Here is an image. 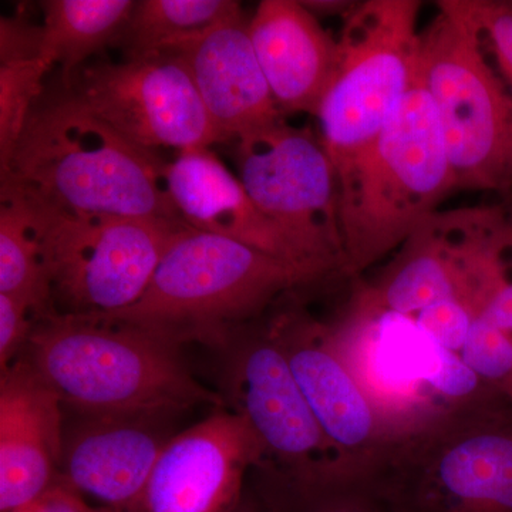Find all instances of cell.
Segmentation results:
<instances>
[{
    "mask_svg": "<svg viewBox=\"0 0 512 512\" xmlns=\"http://www.w3.org/2000/svg\"><path fill=\"white\" fill-rule=\"evenodd\" d=\"M19 357L79 416L170 417L224 406L191 375L180 346L96 313L37 319Z\"/></svg>",
    "mask_w": 512,
    "mask_h": 512,
    "instance_id": "obj_1",
    "label": "cell"
},
{
    "mask_svg": "<svg viewBox=\"0 0 512 512\" xmlns=\"http://www.w3.org/2000/svg\"><path fill=\"white\" fill-rule=\"evenodd\" d=\"M167 165L66 90L39 100L0 175L64 214L183 221L168 192Z\"/></svg>",
    "mask_w": 512,
    "mask_h": 512,
    "instance_id": "obj_2",
    "label": "cell"
},
{
    "mask_svg": "<svg viewBox=\"0 0 512 512\" xmlns=\"http://www.w3.org/2000/svg\"><path fill=\"white\" fill-rule=\"evenodd\" d=\"M335 168L343 268L360 272L402 248L458 188L419 73L382 130Z\"/></svg>",
    "mask_w": 512,
    "mask_h": 512,
    "instance_id": "obj_3",
    "label": "cell"
},
{
    "mask_svg": "<svg viewBox=\"0 0 512 512\" xmlns=\"http://www.w3.org/2000/svg\"><path fill=\"white\" fill-rule=\"evenodd\" d=\"M318 276L234 239L187 227L168 245L141 298L101 315L177 346H221L232 326L261 311L279 293Z\"/></svg>",
    "mask_w": 512,
    "mask_h": 512,
    "instance_id": "obj_4",
    "label": "cell"
},
{
    "mask_svg": "<svg viewBox=\"0 0 512 512\" xmlns=\"http://www.w3.org/2000/svg\"><path fill=\"white\" fill-rule=\"evenodd\" d=\"M420 36L419 77L458 188L512 194V96L476 35L439 5Z\"/></svg>",
    "mask_w": 512,
    "mask_h": 512,
    "instance_id": "obj_5",
    "label": "cell"
},
{
    "mask_svg": "<svg viewBox=\"0 0 512 512\" xmlns=\"http://www.w3.org/2000/svg\"><path fill=\"white\" fill-rule=\"evenodd\" d=\"M420 2L367 0L346 16L335 77L318 116L333 164L382 130L419 73Z\"/></svg>",
    "mask_w": 512,
    "mask_h": 512,
    "instance_id": "obj_6",
    "label": "cell"
},
{
    "mask_svg": "<svg viewBox=\"0 0 512 512\" xmlns=\"http://www.w3.org/2000/svg\"><path fill=\"white\" fill-rule=\"evenodd\" d=\"M33 201L45 224L53 299L77 315L113 313L136 303L175 235L190 227L156 218L64 214Z\"/></svg>",
    "mask_w": 512,
    "mask_h": 512,
    "instance_id": "obj_7",
    "label": "cell"
},
{
    "mask_svg": "<svg viewBox=\"0 0 512 512\" xmlns=\"http://www.w3.org/2000/svg\"><path fill=\"white\" fill-rule=\"evenodd\" d=\"M238 178L309 264L343 266L338 175L322 138L285 119L235 140Z\"/></svg>",
    "mask_w": 512,
    "mask_h": 512,
    "instance_id": "obj_8",
    "label": "cell"
},
{
    "mask_svg": "<svg viewBox=\"0 0 512 512\" xmlns=\"http://www.w3.org/2000/svg\"><path fill=\"white\" fill-rule=\"evenodd\" d=\"M66 90L121 136L154 153L221 143L190 74L171 53L84 64Z\"/></svg>",
    "mask_w": 512,
    "mask_h": 512,
    "instance_id": "obj_9",
    "label": "cell"
},
{
    "mask_svg": "<svg viewBox=\"0 0 512 512\" xmlns=\"http://www.w3.org/2000/svg\"><path fill=\"white\" fill-rule=\"evenodd\" d=\"M501 222L497 207L434 212L403 245L377 291L379 308L412 316L456 299L477 313L493 275Z\"/></svg>",
    "mask_w": 512,
    "mask_h": 512,
    "instance_id": "obj_10",
    "label": "cell"
},
{
    "mask_svg": "<svg viewBox=\"0 0 512 512\" xmlns=\"http://www.w3.org/2000/svg\"><path fill=\"white\" fill-rule=\"evenodd\" d=\"M262 450L241 414L218 409L171 437L130 512H234Z\"/></svg>",
    "mask_w": 512,
    "mask_h": 512,
    "instance_id": "obj_11",
    "label": "cell"
},
{
    "mask_svg": "<svg viewBox=\"0 0 512 512\" xmlns=\"http://www.w3.org/2000/svg\"><path fill=\"white\" fill-rule=\"evenodd\" d=\"M183 63L221 143L285 119L272 96L244 13L170 43Z\"/></svg>",
    "mask_w": 512,
    "mask_h": 512,
    "instance_id": "obj_12",
    "label": "cell"
},
{
    "mask_svg": "<svg viewBox=\"0 0 512 512\" xmlns=\"http://www.w3.org/2000/svg\"><path fill=\"white\" fill-rule=\"evenodd\" d=\"M160 416H79L64 430L59 480L101 507L130 512L171 437ZM92 503V501H90Z\"/></svg>",
    "mask_w": 512,
    "mask_h": 512,
    "instance_id": "obj_13",
    "label": "cell"
},
{
    "mask_svg": "<svg viewBox=\"0 0 512 512\" xmlns=\"http://www.w3.org/2000/svg\"><path fill=\"white\" fill-rule=\"evenodd\" d=\"M63 403L18 359L0 380V512L32 503L59 481Z\"/></svg>",
    "mask_w": 512,
    "mask_h": 512,
    "instance_id": "obj_14",
    "label": "cell"
},
{
    "mask_svg": "<svg viewBox=\"0 0 512 512\" xmlns=\"http://www.w3.org/2000/svg\"><path fill=\"white\" fill-rule=\"evenodd\" d=\"M249 35L279 110L318 116L338 67V40L299 0H262Z\"/></svg>",
    "mask_w": 512,
    "mask_h": 512,
    "instance_id": "obj_15",
    "label": "cell"
},
{
    "mask_svg": "<svg viewBox=\"0 0 512 512\" xmlns=\"http://www.w3.org/2000/svg\"><path fill=\"white\" fill-rule=\"evenodd\" d=\"M175 210L191 228L234 239L289 264L325 274L309 264L274 222L251 200L244 185L210 148L178 153L167 165Z\"/></svg>",
    "mask_w": 512,
    "mask_h": 512,
    "instance_id": "obj_16",
    "label": "cell"
},
{
    "mask_svg": "<svg viewBox=\"0 0 512 512\" xmlns=\"http://www.w3.org/2000/svg\"><path fill=\"white\" fill-rule=\"evenodd\" d=\"M231 390L235 413L248 421L264 450L301 463L328 439L275 339L242 348L232 363Z\"/></svg>",
    "mask_w": 512,
    "mask_h": 512,
    "instance_id": "obj_17",
    "label": "cell"
},
{
    "mask_svg": "<svg viewBox=\"0 0 512 512\" xmlns=\"http://www.w3.org/2000/svg\"><path fill=\"white\" fill-rule=\"evenodd\" d=\"M308 338L298 329L275 340L325 436L345 447L365 443L375 426L365 394L326 346Z\"/></svg>",
    "mask_w": 512,
    "mask_h": 512,
    "instance_id": "obj_18",
    "label": "cell"
},
{
    "mask_svg": "<svg viewBox=\"0 0 512 512\" xmlns=\"http://www.w3.org/2000/svg\"><path fill=\"white\" fill-rule=\"evenodd\" d=\"M436 512H512V436L484 433L456 444L437 467Z\"/></svg>",
    "mask_w": 512,
    "mask_h": 512,
    "instance_id": "obj_19",
    "label": "cell"
},
{
    "mask_svg": "<svg viewBox=\"0 0 512 512\" xmlns=\"http://www.w3.org/2000/svg\"><path fill=\"white\" fill-rule=\"evenodd\" d=\"M0 293L28 303L37 319L55 313L42 212L5 180L0 190Z\"/></svg>",
    "mask_w": 512,
    "mask_h": 512,
    "instance_id": "obj_20",
    "label": "cell"
},
{
    "mask_svg": "<svg viewBox=\"0 0 512 512\" xmlns=\"http://www.w3.org/2000/svg\"><path fill=\"white\" fill-rule=\"evenodd\" d=\"M134 0H47L42 3L43 57L62 67L69 82L90 57L119 39Z\"/></svg>",
    "mask_w": 512,
    "mask_h": 512,
    "instance_id": "obj_21",
    "label": "cell"
},
{
    "mask_svg": "<svg viewBox=\"0 0 512 512\" xmlns=\"http://www.w3.org/2000/svg\"><path fill=\"white\" fill-rule=\"evenodd\" d=\"M242 13L234 0H140L119 37L128 57L163 52L175 40Z\"/></svg>",
    "mask_w": 512,
    "mask_h": 512,
    "instance_id": "obj_22",
    "label": "cell"
},
{
    "mask_svg": "<svg viewBox=\"0 0 512 512\" xmlns=\"http://www.w3.org/2000/svg\"><path fill=\"white\" fill-rule=\"evenodd\" d=\"M376 366L384 382L407 387L427 382L439 365L437 346L413 316L384 311L377 322Z\"/></svg>",
    "mask_w": 512,
    "mask_h": 512,
    "instance_id": "obj_23",
    "label": "cell"
},
{
    "mask_svg": "<svg viewBox=\"0 0 512 512\" xmlns=\"http://www.w3.org/2000/svg\"><path fill=\"white\" fill-rule=\"evenodd\" d=\"M52 66L43 57L0 63V171L8 167Z\"/></svg>",
    "mask_w": 512,
    "mask_h": 512,
    "instance_id": "obj_24",
    "label": "cell"
},
{
    "mask_svg": "<svg viewBox=\"0 0 512 512\" xmlns=\"http://www.w3.org/2000/svg\"><path fill=\"white\" fill-rule=\"evenodd\" d=\"M439 5L466 23L512 87V2L443 0Z\"/></svg>",
    "mask_w": 512,
    "mask_h": 512,
    "instance_id": "obj_25",
    "label": "cell"
},
{
    "mask_svg": "<svg viewBox=\"0 0 512 512\" xmlns=\"http://www.w3.org/2000/svg\"><path fill=\"white\" fill-rule=\"evenodd\" d=\"M461 357L478 377L491 382H512V338L474 318Z\"/></svg>",
    "mask_w": 512,
    "mask_h": 512,
    "instance_id": "obj_26",
    "label": "cell"
},
{
    "mask_svg": "<svg viewBox=\"0 0 512 512\" xmlns=\"http://www.w3.org/2000/svg\"><path fill=\"white\" fill-rule=\"evenodd\" d=\"M476 312L463 302L450 299L434 303L417 313V326L440 348L457 352L463 349Z\"/></svg>",
    "mask_w": 512,
    "mask_h": 512,
    "instance_id": "obj_27",
    "label": "cell"
},
{
    "mask_svg": "<svg viewBox=\"0 0 512 512\" xmlns=\"http://www.w3.org/2000/svg\"><path fill=\"white\" fill-rule=\"evenodd\" d=\"M37 316L28 303L0 293V366L8 369L28 345Z\"/></svg>",
    "mask_w": 512,
    "mask_h": 512,
    "instance_id": "obj_28",
    "label": "cell"
},
{
    "mask_svg": "<svg viewBox=\"0 0 512 512\" xmlns=\"http://www.w3.org/2000/svg\"><path fill=\"white\" fill-rule=\"evenodd\" d=\"M40 57H43L42 26L32 25L20 16L0 20V63Z\"/></svg>",
    "mask_w": 512,
    "mask_h": 512,
    "instance_id": "obj_29",
    "label": "cell"
},
{
    "mask_svg": "<svg viewBox=\"0 0 512 512\" xmlns=\"http://www.w3.org/2000/svg\"><path fill=\"white\" fill-rule=\"evenodd\" d=\"M480 377L456 352L440 348L439 365L427 384L450 397L468 396L477 389Z\"/></svg>",
    "mask_w": 512,
    "mask_h": 512,
    "instance_id": "obj_30",
    "label": "cell"
},
{
    "mask_svg": "<svg viewBox=\"0 0 512 512\" xmlns=\"http://www.w3.org/2000/svg\"><path fill=\"white\" fill-rule=\"evenodd\" d=\"M512 252L504 266L503 274L498 279L488 298L485 299L477 318L484 320L488 325L500 329L505 335L512 338Z\"/></svg>",
    "mask_w": 512,
    "mask_h": 512,
    "instance_id": "obj_31",
    "label": "cell"
},
{
    "mask_svg": "<svg viewBox=\"0 0 512 512\" xmlns=\"http://www.w3.org/2000/svg\"><path fill=\"white\" fill-rule=\"evenodd\" d=\"M10 512H119L111 508L94 505L89 500L76 493L73 488L57 481L46 493L37 497L32 503L23 505L18 510Z\"/></svg>",
    "mask_w": 512,
    "mask_h": 512,
    "instance_id": "obj_32",
    "label": "cell"
},
{
    "mask_svg": "<svg viewBox=\"0 0 512 512\" xmlns=\"http://www.w3.org/2000/svg\"><path fill=\"white\" fill-rule=\"evenodd\" d=\"M359 2H346V0H306L302 2L309 12L316 18H325V16H343V19L356 8Z\"/></svg>",
    "mask_w": 512,
    "mask_h": 512,
    "instance_id": "obj_33",
    "label": "cell"
},
{
    "mask_svg": "<svg viewBox=\"0 0 512 512\" xmlns=\"http://www.w3.org/2000/svg\"><path fill=\"white\" fill-rule=\"evenodd\" d=\"M234 512H254L251 508H248L245 504H239L237 508H235Z\"/></svg>",
    "mask_w": 512,
    "mask_h": 512,
    "instance_id": "obj_34",
    "label": "cell"
},
{
    "mask_svg": "<svg viewBox=\"0 0 512 512\" xmlns=\"http://www.w3.org/2000/svg\"><path fill=\"white\" fill-rule=\"evenodd\" d=\"M332 512H360V511H355V510H336V511H332Z\"/></svg>",
    "mask_w": 512,
    "mask_h": 512,
    "instance_id": "obj_35",
    "label": "cell"
},
{
    "mask_svg": "<svg viewBox=\"0 0 512 512\" xmlns=\"http://www.w3.org/2000/svg\"><path fill=\"white\" fill-rule=\"evenodd\" d=\"M511 218H512V211L510 212Z\"/></svg>",
    "mask_w": 512,
    "mask_h": 512,
    "instance_id": "obj_36",
    "label": "cell"
}]
</instances>
